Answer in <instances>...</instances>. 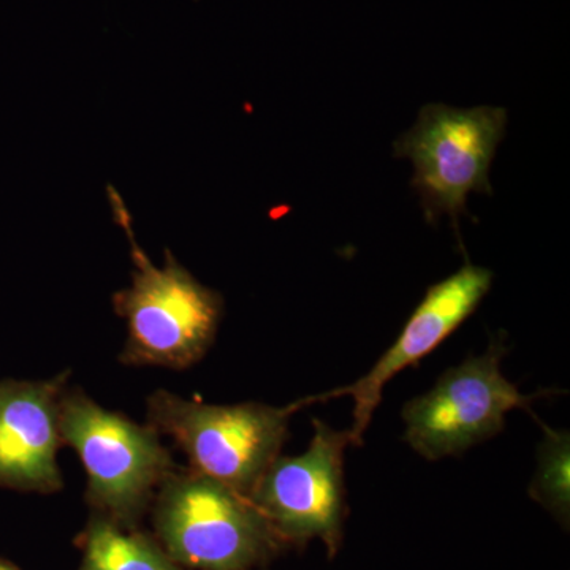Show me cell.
<instances>
[{"mask_svg": "<svg viewBox=\"0 0 570 570\" xmlns=\"http://www.w3.org/2000/svg\"><path fill=\"white\" fill-rule=\"evenodd\" d=\"M112 214L126 232L135 269L129 288L112 295L118 316L127 322L122 360L130 365L187 367L212 346L224 314L219 292L206 287L165 250L163 266L149 261L138 246L129 209L108 186Z\"/></svg>", "mask_w": 570, "mask_h": 570, "instance_id": "6da1fadb", "label": "cell"}, {"mask_svg": "<svg viewBox=\"0 0 570 570\" xmlns=\"http://www.w3.org/2000/svg\"><path fill=\"white\" fill-rule=\"evenodd\" d=\"M307 397L284 407L261 403L217 404L184 400L168 392L149 397V422L174 438L193 471L250 498L266 469L279 456L288 422Z\"/></svg>", "mask_w": 570, "mask_h": 570, "instance_id": "7a4b0ae2", "label": "cell"}, {"mask_svg": "<svg viewBox=\"0 0 570 570\" xmlns=\"http://www.w3.org/2000/svg\"><path fill=\"white\" fill-rule=\"evenodd\" d=\"M508 129V111L501 107L455 108L428 104L417 121L393 145V154L411 160L412 187L428 223L442 216H468L471 194H490V168Z\"/></svg>", "mask_w": 570, "mask_h": 570, "instance_id": "3957f363", "label": "cell"}, {"mask_svg": "<svg viewBox=\"0 0 570 570\" xmlns=\"http://www.w3.org/2000/svg\"><path fill=\"white\" fill-rule=\"evenodd\" d=\"M157 524L175 560L200 570H247L275 546L249 498L193 469L164 480Z\"/></svg>", "mask_w": 570, "mask_h": 570, "instance_id": "277c9868", "label": "cell"}, {"mask_svg": "<svg viewBox=\"0 0 570 570\" xmlns=\"http://www.w3.org/2000/svg\"><path fill=\"white\" fill-rule=\"evenodd\" d=\"M508 347L493 341L479 356L449 367L425 395L409 401L401 412L404 439L420 456L438 461L456 456L504 430L505 415L530 407L540 393L523 395L502 374Z\"/></svg>", "mask_w": 570, "mask_h": 570, "instance_id": "5b68a950", "label": "cell"}, {"mask_svg": "<svg viewBox=\"0 0 570 570\" xmlns=\"http://www.w3.org/2000/svg\"><path fill=\"white\" fill-rule=\"evenodd\" d=\"M61 436L80 456L89 497L118 515L141 508L171 472L159 431L107 411L82 393L62 395Z\"/></svg>", "mask_w": 570, "mask_h": 570, "instance_id": "8992f818", "label": "cell"}, {"mask_svg": "<svg viewBox=\"0 0 570 570\" xmlns=\"http://www.w3.org/2000/svg\"><path fill=\"white\" fill-rule=\"evenodd\" d=\"M351 433L314 420L309 448L298 456H277L257 483L250 501L275 534L307 542L321 539L336 553L343 538L344 453Z\"/></svg>", "mask_w": 570, "mask_h": 570, "instance_id": "52a82bcc", "label": "cell"}, {"mask_svg": "<svg viewBox=\"0 0 570 570\" xmlns=\"http://www.w3.org/2000/svg\"><path fill=\"white\" fill-rule=\"evenodd\" d=\"M493 284V273L483 266H461L459 272L445 277L441 283L428 288L422 302L411 314L400 336L374 363L370 371L354 384L321 393L309 397V404L332 400L337 396L354 397V425L351 433L352 445L363 444V434L381 403L385 385L406 367L415 365L430 355L466 318L478 309L489 295Z\"/></svg>", "mask_w": 570, "mask_h": 570, "instance_id": "ba28073f", "label": "cell"}, {"mask_svg": "<svg viewBox=\"0 0 570 570\" xmlns=\"http://www.w3.org/2000/svg\"><path fill=\"white\" fill-rule=\"evenodd\" d=\"M61 379L0 384V487L56 491L62 479Z\"/></svg>", "mask_w": 570, "mask_h": 570, "instance_id": "9c48e42d", "label": "cell"}, {"mask_svg": "<svg viewBox=\"0 0 570 570\" xmlns=\"http://www.w3.org/2000/svg\"><path fill=\"white\" fill-rule=\"evenodd\" d=\"M82 570H178L159 550L138 535L97 521L86 540Z\"/></svg>", "mask_w": 570, "mask_h": 570, "instance_id": "30bf717a", "label": "cell"}, {"mask_svg": "<svg viewBox=\"0 0 570 570\" xmlns=\"http://www.w3.org/2000/svg\"><path fill=\"white\" fill-rule=\"evenodd\" d=\"M538 450V471L532 479L530 497L553 513L562 524L570 513V439L568 431L543 426Z\"/></svg>", "mask_w": 570, "mask_h": 570, "instance_id": "8fae6325", "label": "cell"}, {"mask_svg": "<svg viewBox=\"0 0 570 570\" xmlns=\"http://www.w3.org/2000/svg\"><path fill=\"white\" fill-rule=\"evenodd\" d=\"M0 570H13V569H11V568H9V566L2 564V562H0Z\"/></svg>", "mask_w": 570, "mask_h": 570, "instance_id": "7c38bea8", "label": "cell"}]
</instances>
